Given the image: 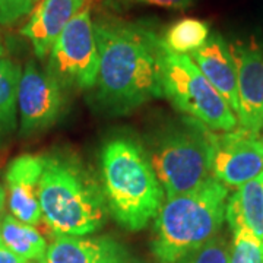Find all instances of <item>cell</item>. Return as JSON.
Returning <instances> with one entry per match:
<instances>
[{
    "instance_id": "cell-1",
    "label": "cell",
    "mask_w": 263,
    "mask_h": 263,
    "mask_svg": "<svg viewBox=\"0 0 263 263\" xmlns=\"http://www.w3.org/2000/svg\"><path fill=\"white\" fill-rule=\"evenodd\" d=\"M98 48V101L111 114H124L164 97L162 40L143 25L122 19H92Z\"/></svg>"
},
{
    "instance_id": "cell-2",
    "label": "cell",
    "mask_w": 263,
    "mask_h": 263,
    "mask_svg": "<svg viewBox=\"0 0 263 263\" xmlns=\"http://www.w3.org/2000/svg\"><path fill=\"white\" fill-rule=\"evenodd\" d=\"M101 189L108 212L129 231H141L158 215L164 189L138 141L119 136L100 152Z\"/></svg>"
},
{
    "instance_id": "cell-3",
    "label": "cell",
    "mask_w": 263,
    "mask_h": 263,
    "mask_svg": "<svg viewBox=\"0 0 263 263\" xmlns=\"http://www.w3.org/2000/svg\"><path fill=\"white\" fill-rule=\"evenodd\" d=\"M41 219L54 237L86 235L98 231L107 219L101 184L75 157L44 155L40 181Z\"/></svg>"
},
{
    "instance_id": "cell-4",
    "label": "cell",
    "mask_w": 263,
    "mask_h": 263,
    "mask_svg": "<svg viewBox=\"0 0 263 263\" xmlns=\"http://www.w3.org/2000/svg\"><path fill=\"white\" fill-rule=\"evenodd\" d=\"M228 187L214 177L187 193L167 197L154 222L157 263H179L215 237L226 219Z\"/></svg>"
},
{
    "instance_id": "cell-5",
    "label": "cell",
    "mask_w": 263,
    "mask_h": 263,
    "mask_svg": "<svg viewBox=\"0 0 263 263\" xmlns=\"http://www.w3.org/2000/svg\"><path fill=\"white\" fill-rule=\"evenodd\" d=\"M211 130L187 117L160 135L148 155L165 196L199 187L211 177Z\"/></svg>"
},
{
    "instance_id": "cell-6",
    "label": "cell",
    "mask_w": 263,
    "mask_h": 263,
    "mask_svg": "<svg viewBox=\"0 0 263 263\" xmlns=\"http://www.w3.org/2000/svg\"><path fill=\"white\" fill-rule=\"evenodd\" d=\"M160 73L164 97L180 113L211 132L235 130L238 124L235 113L190 57L170 51L162 43Z\"/></svg>"
},
{
    "instance_id": "cell-7",
    "label": "cell",
    "mask_w": 263,
    "mask_h": 263,
    "mask_svg": "<svg viewBox=\"0 0 263 263\" xmlns=\"http://www.w3.org/2000/svg\"><path fill=\"white\" fill-rule=\"evenodd\" d=\"M47 70L63 89H89L97 84L98 48L91 5L79 10L57 37Z\"/></svg>"
},
{
    "instance_id": "cell-8",
    "label": "cell",
    "mask_w": 263,
    "mask_h": 263,
    "mask_svg": "<svg viewBox=\"0 0 263 263\" xmlns=\"http://www.w3.org/2000/svg\"><path fill=\"white\" fill-rule=\"evenodd\" d=\"M211 177L240 187L263 173V138L245 129L211 132Z\"/></svg>"
},
{
    "instance_id": "cell-9",
    "label": "cell",
    "mask_w": 263,
    "mask_h": 263,
    "mask_svg": "<svg viewBox=\"0 0 263 263\" xmlns=\"http://www.w3.org/2000/svg\"><path fill=\"white\" fill-rule=\"evenodd\" d=\"M65 105L63 88L47 69L34 60L25 65L18 86V114L21 135L29 136L48 129L57 122Z\"/></svg>"
},
{
    "instance_id": "cell-10",
    "label": "cell",
    "mask_w": 263,
    "mask_h": 263,
    "mask_svg": "<svg viewBox=\"0 0 263 263\" xmlns=\"http://www.w3.org/2000/svg\"><path fill=\"white\" fill-rule=\"evenodd\" d=\"M237 69L238 122L241 129L260 135L263 127V48L254 41L230 46Z\"/></svg>"
},
{
    "instance_id": "cell-11",
    "label": "cell",
    "mask_w": 263,
    "mask_h": 263,
    "mask_svg": "<svg viewBox=\"0 0 263 263\" xmlns=\"http://www.w3.org/2000/svg\"><path fill=\"white\" fill-rule=\"evenodd\" d=\"M43 168L44 155L24 154L10 161L5 171V190L10 215L32 227L41 221L40 181Z\"/></svg>"
},
{
    "instance_id": "cell-12",
    "label": "cell",
    "mask_w": 263,
    "mask_h": 263,
    "mask_svg": "<svg viewBox=\"0 0 263 263\" xmlns=\"http://www.w3.org/2000/svg\"><path fill=\"white\" fill-rule=\"evenodd\" d=\"M91 5L92 0H40L29 13L21 34L32 44L38 59H46L57 37L79 10Z\"/></svg>"
},
{
    "instance_id": "cell-13",
    "label": "cell",
    "mask_w": 263,
    "mask_h": 263,
    "mask_svg": "<svg viewBox=\"0 0 263 263\" xmlns=\"http://www.w3.org/2000/svg\"><path fill=\"white\" fill-rule=\"evenodd\" d=\"M127 252L111 237L59 235L40 263H126Z\"/></svg>"
},
{
    "instance_id": "cell-14",
    "label": "cell",
    "mask_w": 263,
    "mask_h": 263,
    "mask_svg": "<svg viewBox=\"0 0 263 263\" xmlns=\"http://www.w3.org/2000/svg\"><path fill=\"white\" fill-rule=\"evenodd\" d=\"M190 59L211 85L224 97L235 116L238 113L237 69L230 44L219 32L211 34L202 47L193 51Z\"/></svg>"
},
{
    "instance_id": "cell-15",
    "label": "cell",
    "mask_w": 263,
    "mask_h": 263,
    "mask_svg": "<svg viewBox=\"0 0 263 263\" xmlns=\"http://www.w3.org/2000/svg\"><path fill=\"white\" fill-rule=\"evenodd\" d=\"M228 226H245L263 241V173L240 186L227 200Z\"/></svg>"
},
{
    "instance_id": "cell-16",
    "label": "cell",
    "mask_w": 263,
    "mask_h": 263,
    "mask_svg": "<svg viewBox=\"0 0 263 263\" xmlns=\"http://www.w3.org/2000/svg\"><path fill=\"white\" fill-rule=\"evenodd\" d=\"M0 238L12 253L27 262H40L47 252V241L35 227L18 221L15 216L3 215L0 221Z\"/></svg>"
},
{
    "instance_id": "cell-17",
    "label": "cell",
    "mask_w": 263,
    "mask_h": 263,
    "mask_svg": "<svg viewBox=\"0 0 263 263\" xmlns=\"http://www.w3.org/2000/svg\"><path fill=\"white\" fill-rule=\"evenodd\" d=\"M21 67L12 59L0 56V142L18 127V86Z\"/></svg>"
},
{
    "instance_id": "cell-18",
    "label": "cell",
    "mask_w": 263,
    "mask_h": 263,
    "mask_svg": "<svg viewBox=\"0 0 263 263\" xmlns=\"http://www.w3.org/2000/svg\"><path fill=\"white\" fill-rule=\"evenodd\" d=\"M211 35L209 22L199 18L177 19L165 29L161 38L164 46L176 54H192L202 47Z\"/></svg>"
},
{
    "instance_id": "cell-19",
    "label": "cell",
    "mask_w": 263,
    "mask_h": 263,
    "mask_svg": "<svg viewBox=\"0 0 263 263\" xmlns=\"http://www.w3.org/2000/svg\"><path fill=\"white\" fill-rule=\"evenodd\" d=\"M233 231V243L230 245L228 263H263V241L246 228L235 227Z\"/></svg>"
},
{
    "instance_id": "cell-20",
    "label": "cell",
    "mask_w": 263,
    "mask_h": 263,
    "mask_svg": "<svg viewBox=\"0 0 263 263\" xmlns=\"http://www.w3.org/2000/svg\"><path fill=\"white\" fill-rule=\"evenodd\" d=\"M228 257L230 243L226 235L218 233L208 243L181 259L179 263H228Z\"/></svg>"
},
{
    "instance_id": "cell-21",
    "label": "cell",
    "mask_w": 263,
    "mask_h": 263,
    "mask_svg": "<svg viewBox=\"0 0 263 263\" xmlns=\"http://www.w3.org/2000/svg\"><path fill=\"white\" fill-rule=\"evenodd\" d=\"M40 0H0V25H15L28 16Z\"/></svg>"
},
{
    "instance_id": "cell-22",
    "label": "cell",
    "mask_w": 263,
    "mask_h": 263,
    "mask_svg": "<svg viewBox=\"0 0 263 263\" xmlns=\"http://www.w3.org/2000/svg\"><path fill=\"white\" fill-rule=\"evenodd\" d=\"M123 3H136V5H148L162 9L186 10L193 6L197 0H120Z\"/></svg>"
},
{
    "instance_id": "cell-23",
    "label": "cell",
    "mask_w": 263,
    "mask_h": 263,
    "mask_svg": "<svg viewBox=\"0 0 263 263\" xmlns=\"http://www.w3.org/2000/svg\"><path fill=\"white\" fill-rule=\"evenodd\" d=\"M0 263H29L24 259H21L19 256L12 253L6 246L3 245L2 238H0Z\"/></svg>"
},
{
    "instance_id": "cell-24",
    "label": "cell",
    "mask_w": 263,
    "mask_h": 263,
    "mask_svg": "<svg viewBox=\"0 0 263 263\" xmlns=\"http://www.w3.org/2000/svg\"><path fill=\"white\" fill-rule=\"evenodd\" d=\"M5 203H6V190L0 184V221L3 218V212H5Z\"/></svg>"
},
{
    "instance_id": "cell-25",
    "label": "cell",
    "mask_w": 263,
    "mask_h": 263,
    "mask_svg": "<svg viewBox=\"0 0 263 263\" xmlns=\"http://www.w3.org/2000/svg\"><path fill=\"white\" fill-rule=\"evenodd\" d=\"M0 56H3V46H2V41H0Z\"/></svg>"
},
{
    "instance_id": "cell-26",
    "label": "cell",
    "mask_w": 263,
    "mask_h": 263,
    "mask_svg": "<svg viewBox=\"0 0 263 263\" xmlns=\"http://www.w3.org/2000/svg\"><path fill=\"white\" fill-rule=\"evenodd\" d=\"M94 2H97V0H92V3H94Z\"/></svg>"
}]
</instances>
